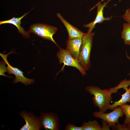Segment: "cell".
<instances>
[{
    "label": "cell",
    "mask_w": 130,
    "mask_h": 130,
    "mask_svg": "<svg viewBox=\"0 0 130 130\" xmlns=\"http://www.w3.org/2000/svg\"><path fill=\"white\" fill-rule=\"evenodd\" d=\"M85 90L93 96L92 99L93 104L98 108L99 111L105 113L109 109L112 100L111 95L113 93L110 88L102 89L98 87L89 86L86 87Z\"/></svg>",
    "instance_id": "cell-1"
},
{
    "label": "cell",
    "mask_w": 130,
    "mask_h": 130,
    "mask_svg": "<svg viewBox=\"0 0 130 130\" xmlns=\"http://www.w3.org/2000/svg\"><path fill=\"white\" fill-rule=\"evenodd\" d=\"M95 33H85L82 37V43L77 59L79 64L86 72L91 66L90 56Z\"/></svg>",
    "instance_id": "cell-2"
},
{
    "label": "cell",
    "mask_w": 130,
    "mask_h": 130,
    "mask_svg": "<svg viewBox=\"0 0 130 130\" xmlns=\"http://www.w3.org/2000/svg\"><path fill=\"white\" fill-rule=\"evenodd\" d=\"M57 28L48 25L36 23L32 25L28 32H32L37 36L45 39L50 40L61 48L54 40L53 36L57 31Z\"/></svg>",
    "instance_id": "cell-3"
},
{
    "label": "cell",
    "mask_w": 130,
    "mask_h": 130,
    "mask_svg": "<svg viewBox=\"0 0 130 130\" xmlns=\"http://www.w3.org/2000/svg\"><path fill=\"white\" fill-rule=\"evenodd\" d=\"M59 64H64L61 70L65 65L72 66L77 68L83 76L86 74V71L81 66L78 60L74 58L66 49H60L57 54Z\"/></svg>",
    "instance_id": "cell-4"
},
{
    "label": "cell",
    "mask_w": 130,
    "mask_h": 130,
    "mask_svg": "<svg viewBox=\"0 0 130 130\" xmlns=\"http://www.w3.org/2000/svg\"><path fill=\"white\" fill-rule=\"evenodd\" d=\"M111 112L108 113L95 111L93 113L95 117L101 119L106 121L110 128L114 126L116 123H118L119 119L122 117L124 114L122 110L119 106L114 108Z\"/></svg>",
    "instance_id": "cell-5"
},
{
    "label": "cell",
    "mask_w": 130,
    "mask_h": 130,
    "mask_svg": "<svg viewBox=\"0 0 130 130\" xmlns=\"http://www.w3.org/2000/svg\"><path fill=\"white\" fill-rule=\"evenodd\" d=\"M9 54H4L0 53V55L3 59L4 62L7 65L6 68L8 74H13L15 75V78L13 83H14L20 82L25 85H30L34 82L33 79H29L25 77L23 75V72L19 69L14 67L11 65L8 61L7 57Z\"/></svg>",
    "instance_id": "cell-6"
},
{
    "label": "cell",
    "mask_w": 130,
    "mask_h": 130,
    "mask_svg": "<svg viewBox=\"0 0 130 130\" xmlns=\"http://www.w3.org/2000/svg\"><path fill=\"white\" fill-rule=\"evenodd\" d=\"M39 118L42 126L45 130H59V119L57 114L52 112H42Z\"/></svg>",
    "instance_id": "cell-7"
},
{
    "label": "cell",
    "mask_w": 130,
    "mask_h": 130,
    "mask_svg": "<svg viewBox=\"0 0 130 130\" xmlns=\"http://www.w3.org/2000/svg\"><path fill=\"white\" fill-rule=\"evenodd\" d=\"M20 116L24 120L25 124L20 130H39L42 127L39 118L31 113L25 111L21 112Z\"/></svg>",
    "instance_id": "cell-8"
},
{
    "label": "cell",
    "mask_w": 130,
    "mask_h": 130,
    "mask_svg": "<svg viewBox=\"0 0 130 130\" xmlns=\"http://www.w3.org/2000/svg\"><path fill=\"white\" fill-rule=\"evenodd\" d=\"M110 0H108L106 2H104L102 4L98 3L94 7L91 8L90 10L93 9L96 6H97V13L96 17L93 21L89 23L84 25L83 26L88 28L87 33L92 32L93 29L94 28L96 24L97 23H101L105 21H108L111 19L112 16L105 18L104 16L103 10Z\"/></svg>",
    "instance_id": "cell-9"
},
{
    "label": "cell",
    "mask_w": 130,
    "mask_h": 130,
    "mask_svg": "<svg viewBox=\"0 0 130 130\" xmlns=\"http://www.w3.org/2000/svg\"><path fill=\"white\" fill-rule=\"evenodd\" d=\"M82 43V37L68 39L66 49L74 58L77 59Z\"/></svg>",
    "instance_id": "cell-10"
},
{
    "label": "cell",
    "mask_w": 130,
    "mask_h": 130,
    "mask_svg": "<svg viewBox=\"0 0 130 130\" xmlns=\"http://www.w3.org/2000/svg\"><path fill=\"white\" fill-rule=\"evenodd\" d=\"M57 16L66 27L68 33L69 39L82 37L85 34L68 22L59 13H57Z\"/></svg>",
    "instance_id": "cell-11"
},
{
    "label": "cell",
    "mask_w": 130,
    "mask_h": 130,
    "mask_svg": "<svg viewBox=\"0 0 130 130\" xmlns=\"http://www.w3.org/2000/svg\"><path fill=\"white\" fill-rule=\"evenodd\" d=\"M29 12L25 13L21 17L19 18L13 17L9 20L0 21V25L5 24H10L16 26L18 29L19 32L24 37L29 38L30 37V34L28 32L25 31L23 28L20 26L21 20L25 16L27 15Z\"/></svg>",
    "instance_id": "cell-12"
},
{
    "label": "cell",
    "mask_w": 130,
    "mask_h": 130,
    "mask_svg": "<svg viewBox=\"0 0 130 130\" xmlns=\"http://www.w3.org/2000/svg\"><path fill=\"white\" fill-rule=\"evenodd\" d=\"M125 90L126 91L122 95L121 98L119 100L114 101L113 104H110L109 109L113 110L118 106L126 104L127 102H130V94L128 91V88H126Z\"/></svg>",
    "instance_id": "cell-13"
},
{
    "label": "cell",
    "mask_w": 130,
    "mask_h": 130,
    "mask_svg": "<svg viewBox=\"0 0 130 130\" xmlns=\"http://www.w3.org/2000/svg\"><path fill=\"white\" fill-rule=\"evenodd\" d=\"M121 33V38L124 40L125 44L130 45V24L124 23Z\"/></svg>",
    "instance_id": "cell-14"
},
{
    "label": "cell",
    "mask_w": 130,
    "mask_h": 130,
    "mask_svg": "<svg viewBox=\"0 0 130 130\" xmlns=\"http://www.w3.org/2000/svg\"><path fill=\"white\" fill-rule=\"evenodd\" d=\"M83 130H102V127L97 121L90 120L84 122L81 126Z\"/></svg>",
    "instance_id": "cell-15"
},
{
    "label": "cell",
    "mask_w": 130,
    "mask_h": 130,
    "mask_svg": "<svg viewBox=\"0 0 130 130\" xmlns=\"http://www.w3.org/2000/svg\"><path fill=\"white\" fill-rule=\"evenodd\" d=\"M119 107L122 110L125 116L124 124L127 125L130 124V105L125 104Z\"/></svg>",
    "instance_id": "cell-16"
},
{
    "label": "cell",
    "mask_w": 130,
    "mask_h": 130,
    "mask_svg": "<svg viewBox=\"0 0 130 130\" xmlns=\"http://www.w3.org/2000/svg\"><path fill=\"white\" fill-rule=\"evenodd\" d=\"M65 130H83L82 126L79 127L76 126L72 124H68L65 126Z\"/></svg>",
    "instance_id": "cell-17"
},
{
    "label": "cell",
    "mask_w": 130,
    "mask_h": 130,
    "mask_svg": "<svg viewBox=\"0 0 130 130\" xmlns=\"http://www.w3.org/2000/svg\"><path fill=\"white\" fill-rule=\"evenodd\" d=\"M113 130H129L126 125L124 124H121L119 123L116 124L112 128Z\"/></svg>",
    "instance_id": "cell-18"
},
{
    "label": "cell",
    "mask_w": 130,
    "mask_h": 130,
    "mask_svg": "<svg viewBox=\"0 0 130 130\" xmlns=\"http://www.w3.org/2000/svg\"><path fill=\"white\" fill-rule=\"evenodd\" d=\"M122 18L127 23L130 24V8L126 10L122 16Z\"/></svg>",
    "instance_id": "cell-19"
},
{
    "label": "cell",
    "mask_w": 130,
    "mask_h": 130,
    "mask_svg": "<svg viewBox=\"0 0 130 130\" xmlns=\"http://www.w3.org/2000/svg\"><path fill=\"white\" fill-rule=\"evenodd\" d=\"M102 130H110V127L107 123L104 120H102Z\"/></svg>",
    "instance_id": "cell-20"
},
{
    "label": "cell",
    "mask_w": 130,
    "mask_h": 130,
    "mask_svg": "<svg viewBox=\"0 0 130 130\" xmlns=\"http://www.w3.org/2000/svg\"><path fill=\"white\" fill-rule=\"evenodd\" d=\"M126 52V57L128 58V59L130 61V56H129L128 55L127 52ZM128 75H130V72L129 73Z\"/></svg>",
    "instance_id": "cell-21"
},
{
    "label": "cell",
    "mask_w": 130,
    "mask_h": 130,
    "mask_svg": "<svg viewBox=\"0 0 130 130\" xmlns=\"http://www.w3.org/2000/svg\"><path fill=\"white\" fill-rule=\"evenodd\" d=\"M127 126L129 128V130H130V124H127Z\"/></svg>",
    "instance_id": "cell-22"
},
{
    "label": "cell",
    "mask_w": 130,
    "mask_h": 130,
    "mask_svg": "<svg viewBox=\"0 0 130 130\" xmlns=\"http://www.w3.org/2000/svg\"><path fill=\"white\" fill-rule=\"evenodd\" d=\"M128 91L129 92V93L130 94V86L129 87V88H128Z\"/></svg>",
    "instance_id": "cell-23"
},
{
    "label": "cell",
    "mask_w": 130,
    "mask_h": 130,
    "mask_svg": "<svg viewBox=\"0 0 130 130\" xmlns=\"http://www.w3.org/2000/svg\"><path fill=\"white\" fill-rule=\"evenodd\" d=\"M104 0H102L100 2L101 3L102 1H103Z\"/></svg>",
    "instance_id": "cell-24"
}]
</instances>
